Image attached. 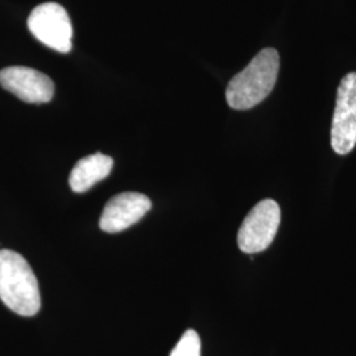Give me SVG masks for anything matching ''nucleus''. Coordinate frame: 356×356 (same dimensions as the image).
<instances>
[{"label": "nucleus", "instance_id": "f257e3e1", "mask_svg": "<svg viewBox=\"0 0 356 356\" xmlns=\"http://www.w3.org/2000/svg\"><path fill=\"white\" fill-rule=\"evenodd\" d=\"M280 69L279 51L266 48L229 81L226 99L234 110H250L263 102L276 85Z\"/></svg>", "mask_w": 356, "mask_h": 356}, {"label": "nucleus", "instance_id": "f03ea898", "mask_svg": "<svg viewBox=\"0 0 356 356\" xmlns=\"http://www.w3.org/2000/svg\"><path fill=\"white\" fill-rule=\"evenodd\" d=\"M0 300L23 317L36 316L41 307L38 282L26 259L11 250H0Z\"/></svg>", "mask_w": 356, "mask_h": 356}, {"label": "nucleus", "instance_id": "7ed1b4c3", "mask_svg": "<svg viewBox=\"0 0 356 356\" xmlns=\"http://www.w3.org/2000/svg\"><path fill=\"white\" fill-rule=\"evenodd\" d=\"M280 220V206L276 201H260L244 218L238 232L241 251L248 254L266 251L275 241Z\"/></svg>", "mask_w": 356, "mask_h": 356}, {"label": "nucleus", "instance_id": "20e7f679", "mask_svg": "<svg viewBox=\"0 0 356 356\" xmlns=\"http://www.w3.org/2000/svg\"><path fill=\"white\" fill-rule=\"evenodd\" d=\"M28 28L40 42L53 51H72L73 26L64 7L58 3H44L38 6L28 17Z\"/></svg>", "mask_w": 356, "mask_h": 356}, {"label": "nucleus", "instance_id": "39448f33", "mask_svg": "<svg viewBox=\"0 0 356 356\" xmlns=\"http://www.w3.org/2000/svg\"><path fill=\"white\" fill-rule=\"evenodd\" d=\"M356 145V72L341 81L331 126V147L344 156Z\"/></svg>", "mask_w": 356, "mask_h": 356}, {"label": "nucleus", "instance_id": "423d86ee", "mask_svg": "<svg viewBox=\"0 0 356 356\" xmlns=\"http://www.w3.org/2000/svg\"><path fill=\"white\" fill-rule=\"evenodd\" d=\"M0 85L26 103L51 102L54 95L51 78L26 66H10L0 70Z\"/></svg>", "mask_w": 356, "mask_h": 356}, {"label": "nucleus", "instance_id": "0eeeda50", "mask_svg": "<svg viewBox=\"0 0 356 356\" xmlns=\"http://www.w3.org/2000/svg\"><path fill=\"white\" fill-rule=\"evenodd\" d=\"M151 207V200L141 193L127 191L118 194L104 206L99 227L108 234L124 231L139 222Z\"/></svg>", "mask_w": 356, "mask_h": 356}, {"label": "nucleus", "instance_id": "6e6552de", "mask_svg": "<svg viewBox=\"0 0 356 356\" xmlns=\"http://www.w3.org/2000/svg\"><path fill=\"white\" fill-rule=\"evenodd\" d=\"M114 166V160L103 153H94L81 159L69 176V185L74 193H85L107 177Z\"/></svg>", "mask_w": 356, "mask_h": 356}, {"label": "nucleus", "instance_id": "1a4fd4ad", "mask_svg": "<svg viewBox=\"0 0 356 356\" xmlns=\"http://www.w3.org/2000/svg\"><path fill=\"white\" fill-rule=\"evenodd\" d=\"M170 356H201V339L195 330L185 331Z\"/></svg>", "mask_w": 356, "mask_h": 356}]
</instances>
